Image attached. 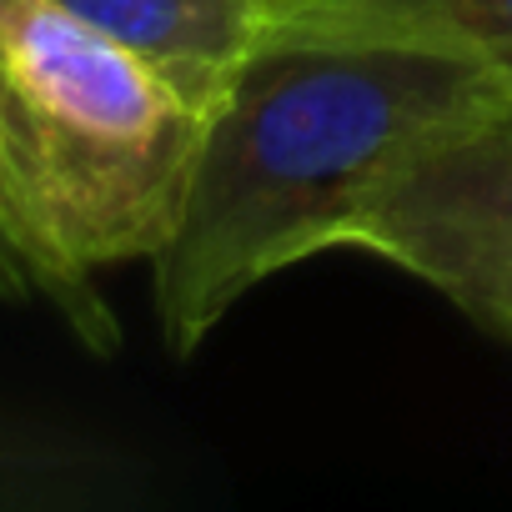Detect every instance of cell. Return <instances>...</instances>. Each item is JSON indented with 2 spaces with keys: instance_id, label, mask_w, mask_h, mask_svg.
Here are the masks:
<instances>
[{
  "instance_id": "obj_4",
  "label": "cell",
  "mask_w": 512,
  "mask_h": 512,
  "mask_svg": "<svg viewBox=\"0 0 512 512\" xmlns=\"http://www.w3.org/2000/svg\"><path fill=\"white\" fill-rule=\"evenodd\" d=\"M256 46H397L512 81V0H256Z\"/></svg>"
},
{
  "instance_id": "obj_2",
  "label": "cell",
  "mask_w": 512,
  "mask_h": 512,
  "mask_svg": "<svg viewBox=\"0 0 512 512\" xmlns=\"http://www.w3.org/2000/svg\"><path fill=\"white\" fill-rule=\"evenodd\" d=\"M206 111L56 0H0V292L51 302L96 352L106 267L171 241Z\"/></svg>"
},
{
  "instance_id": "obj_3",
  "label": "cell",
  "mask_w": 512,
  "mask_h": 512,
  "mask_svg": "<svg viewBox=\"0 0 512 512\" xmlns=\"http://www.w3.org/2000/svg\"><path fill=\"white\" fill-rule=\"evenodd\" d=\"M352 246L512 342V116L472 126L402 166L362 211Z\"/></svg>"
},
{
  "instance_id": "obj_5",
  "label": "cell",
  "mask_w": 512,
  "mask_h": 512,
  "mask_svg": "<svg viewBox=\"0 0 512 512\" xmlns=\"http://www.w3.org/2000/svg\"><path fill=\"white\" fill-rule=\"evenodd\" d=\"M96 26L151 71H161L191 106L211 111L231 71L256 51V0H56Z\"/></svg>"
},
{
  "instance_id": "obj_1",
  "label": "cell",
  "mask_w": 512,
  "mask_h": 512,
  "mask_svg": "<svg viewBox=\"0 0 512 512\" xmlns=\"http://www.w3.org/2000/svg\"><path fill=\"white\" fill-rule=\"evenodd\" d=\"M512 116V81L397 46H256L206 111L171 241L151 256L161 337L191 357L241 297L352 246L377 191L432 146Z\"/></svg>"
}]
</instances>
